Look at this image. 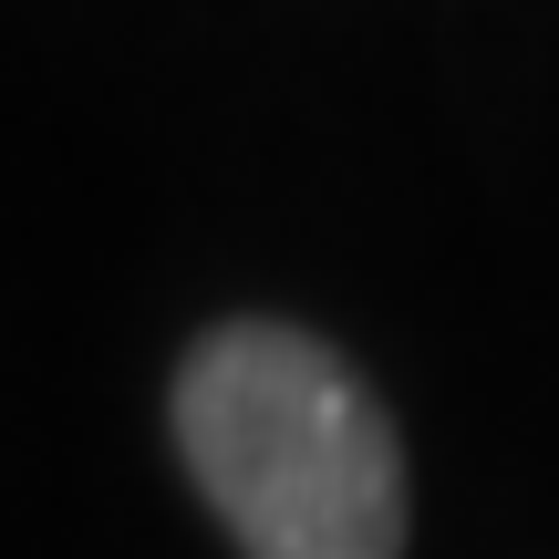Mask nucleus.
<instances>
[{
    "instance_id": "nucleus-1",
    "label": "nucleus",
    "mask_w": 559,
    "mask_h": 559,
    "mask_svg": "<svg viewBox=\"0 0 559 559\" xmlns=\"http://www.w3.org/2000/svg\"><path fill=\"white\" fill-rule=\"evenodd\" d=\"M177 456L249 559H404V436L300 321H218L177 362Z\"/></svg>"
}]
</instances>
